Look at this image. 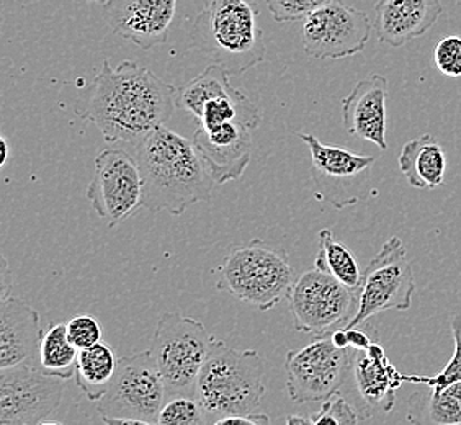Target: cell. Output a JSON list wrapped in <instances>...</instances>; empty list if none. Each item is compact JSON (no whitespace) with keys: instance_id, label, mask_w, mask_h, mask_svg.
Instances as JSON below:
<instances>
[{"instance_id":"obj_40","label":"cell","mask_w":461,"mask_h":425,"mask_svg":"<svg viewBox=\"0 0 461 425\" xmlns=\"http://www.w3.org/2000/svg\"><path fill=\"white\" fill-rule=\"evenodd\" d=\"M90 2H100V4H105L107 0H90Z\"/></svg>"},{"instance_id":"obj_26","label":"cell","mask_w":461,"mask_h":425,"mask_svg":"<svg viewBox=\"0 0 461 425\" xmlns=\"http://www.w3.org/2000/svg\"><path fill=\"white\" fill-rule=\"evenodd\" d=\"M230 76V72L222 66L210 64L195 79L186 82L176 90V106L195 118L208 100L234 89Z\"/></svg>"},{"instance_id":"obj_24","label":"cell","mask_w":461,"mask_h":425,"mask_svg":"<svg viewBox=\"0 0 461 425\" xmlns=\"http://www.w3.org/2000/svg\"><path fill=\"white\" fill-rule=\"evenodd\" d=\"M79 348L68 337L66 324H53L46 329L40 344V370L61 380L76 376Z\"/></svg>"},{"instance_id":"obj_25","label":"cell","mask_w":461,"mask_h":425,"mask_svg":"<svg viewBox=\"0 0 461 425\" xmlns=\"http://www.w3.org/2000/svg\"><path fill=\"white\" fill-rule=\"evenodd\" d=\"M314 267L332 275L340 284L346 285L347 288L358 292L364 272H360L354 252L346 244L336 240L330 230H322L320 232V250Z\"/></svg>"},{"instance_id":"obj_2","label":"cell","mask_w":461,"mask_h":425,"mask_svg":"<svg viewBox=\"0 0 461 425\" xmlns=\"http://www.w3.org/2000/svg\"><path fill=\"white\" fill-rule=\"evenodd\" d=\"M134 149L141 170V208L180 216L192 204L210 200L214 180L194 141L164 124Z\"/></svg>"},{"instance_id":"obj_29","label":"cell","mask_w":461,"mask_h":425,"mask_svg":"<svg viewBox=\"0 0 461 425\" xmlns=\"http://www.w3.org/2000/svg\"><path fill=\"white\" fill-rule=\"evenodd\" d=\"M360 419L357 408L342 398L340 393L326 399L320 411L311 417L312 425H358Z\"/></svg>"},{"instance_id":"obj_37","label":"cell","mask_w":461,"mask_h":425,"mask_svg":"<svg viewBox=\"0 0 461 425\" xmlns=\"http://www.w3.org/2000/svg\"><path fill=\"white\" fill-rule=\"evenodd\" d=\"M286 425H312V420L308 417L292 414V416L286 417Z\"/></svg>"},{"instance_id":"obj_19","label":"cell","mask_w":461,"mask_h":425,"mask_svg":"<svg viewBox=\"0 0 461 425\" xmlns=\"http://www.w3.org/2000/svg\"><path fill=\"white\" fill-rule=\"evenodd\" d=\"M45 330L40 312L25 300L10 296L0 304V370L17 365L40 366V344Z\"/></svg>"},{"instance_id":"obj_38","label":"cell","mask_w":461,"mask_h":425,"mask_svg":"<svg viewBox=\"0 0 461 425\" xmlns=\"http://www.w3.org/2000/svg\"><path fill=\"white\" fill-rule=\"evenodd\" d=\"M0 149H2V152H0V166H5V162L9 159V144L4 138L0 140Z\"/></svg>"},{"instance_id":"obj_11","label":"cell","mask_w":461,"mask_h":425,"mask_svg":"<svg viewBox=\"0 0 461 425\" xmlns=\"http://www.w3.org/2000/svg\"><path fill=\"white\" fill-rule=\"evenodd\" d=\"M87 198L108 228H115L140 210L142 178L136 158L120 148L98 152Z\"/></svg>"},{"instance_id":"obj_3","label":"cell","mask_w":461,"mask_h":425,"mask_svg":"<svg viewBox=\"0 0 461 425\" xmlns=\"http://www.w3.org/2000/svg\"><path fill=\"white\" fill-rule=\"evenodd\" d=\"M204 7L190 30L198 51L222 66L230 76L266 61L258 10L248 0H203Z\"/></svg>"},{"instance_id":"obj_12","label":"cell","mask_w":461,"mask_h":425,"mask_svg":"<svg viewBox=\"0 0 461 425\" xmlns=\"http://www.w3.org/2000/svg\"><path fill=\"white\" fill-rule=\"evenodd\" d=\"M373 23L364 10L332 0L303 20L302 46L316 59H342L362 53Z\"/></svg>"},{"instance_id":"obj_36","label":"cell","mask_w":461,"mask_h":425,"mask_svg":"<svg viewBox=\"0 0 461 425\" xmlns=\"http://www.w3.org/2000/svg\"><path fill=\"white\" fill-rule=\"evenodd\" d=\"M104 425H158V422H146L136 419H118V417H102Z\"/></svg>"},{"instance_id":"obj_22","label":"cell","mask_w":461,"mask_h":425,"mask_svg":"<svg viewBox=\"0 0 461 425\" xmlns=\"http://www.w3.org/2000/svg\"><path fill=\"white\" fill-rule=\"evenodd\" d=\"M406 419L411 425H461V381L412 394Z\"/></svg>"},{"instance_id":"obj_32","label":"cell","mask_w":461,"mask_h":425,"mask_svg":"<svg viewBox=\"0 0 461 425\" xmlns=\"http://www.w3.org/2000/svg\"><path fill=\"white\" fill-rule=\"evenodd\" d=\"M68 337L79 350L89 348L102 342V328L95 318L89 314H77L68 324Z\"/></svg>"},{"instance_id":"obj_30","label":"cell","mask_w":461,"mask_h":425,"mask_svg":"<svg viewBox=\"0 0 461 425\" xmlns=\"http://www.w3.org/2000/svg\"><path fill=\"white\" fill-rule=\"evenodd\" d=\"M434 64L447 77H461V36H444L435 45Z\"/></svg>"},{"instance_id":"obj_13","label":"cell","mask_w":461,"mask_h":425,"mask_svg":"<svg viewBox=\"0 0 461 425\" xmlns=\"http://www.w3.org/2000/svg\"><path fill=\"white\" fill-rule=\"evenodd\" d=\"M68 381L33 365L0 370V425H38L61 404Z\"/></svg>"},{"instance_id":"obj_4","label":"cell","mask_w":461,"mask_h":425,"mask_svg":"<svg viewBox=\"0 0 461 425\" xmlns=\"http://www.w3.org/2000/svg\"><path fill=\"white\" fill-rule=\"evenodd\" d=\"M266 394V360L256 350H238L212 337L198 376L195 399L210 419L249 414Z\"/></svg>"},{"instance_id":"obj_10","label":"cell","mask_w":461,"mask_h":425,"mask_svg":"<svg viewBox=\"0 0 461 425\" xmlns=\"http://www.w3.org/2000/svg\"><path fill=\"white\" fill-rule=\"evenodd\" d=\"M352 348L334 346L330 334L321 336L286 355V390L298 404L318 402L338 394L352 373Z\"/></svg>"},{"instance_id":"obj_8","label":"cell","mask_w":461,"mask_h":425,"mask_svg":"<svg viewBox=\"0 0 461 425\" xmlns=\"http://www.w3.org/2000/svg\"><path fill=\"white\" fill-rule=\"evenodd\" d=\"M414 293V268L402 240L393 236L365 268L358 288V310L347 328H358L384 311H408Z\"/></svg>"},{"instance_id":"obj_35","label":"cell","mask_w":461,"mask_h":425,"mask_svg":"<svg viewBox=\"0 0 461 425\" xmlns=\"http://www.w3.org/2000/svg\"><path fill=\"white\" fill-rule=\"evenodd\" d=\"M10 288H12V282H10V270L7 258H2V270H0V302L10 298Z\"/></svg>"},{"instance_id":"obj_33","label":"cell","mask_w":461,"mask_h":425,"mask_svg":"<svg viewBox=\"0 0 461 425\" xmlns=\"http://www.w3.org/2000/svg\"><path fill=\"white\" fill-rule=\"evenodd\" d=\"M212 425H274L272 419L267 414H234V416H224L214 420Z\"/></svg>"},{"instance_id":"obj_31","label":"cell","mask_w":461,"mask_h":425,"mask_svg":"<svg viewBox=\"0 0 461 425\" xmlns=\"http://www.w3.org/2000/svg\"><path fill=\"white\" fill-rule=\"evenodd\" d=\"M332 0H266L267 9L276 22H300L310 15L311 12L320 9Z\"/></svg>"},{"instance_id":"obj_6","label":"cell","mask_w":461,"mask_h":425,"mask_svg":"<svg viewBox=\"0 0 461 425\" xmlns=\"http://www.w3.org/2000/svg\"><path fill=\"white\" fill-rule=\"evenodd\" d=\"M210 342L212 336L203 322L178 312L160 316L149 352L166 383L167 399L195 398Z\"/></svg>"},{"instance_id":"obj_39","label":"cell","mask_w":461,"mask_h":425,"mask_svg":"<svg viewBox=\"0 0 461 425\" xmlns=\"http://www.w3.org/2000/svg\"><path fill=\"white\" fill-rule=\"evenodd\" d=\"M38 425H62V424H59V422H54V420H43V422H41V424H38Z\"/></svg>"},{"instance_id":"obj_9","label":"cell","mask_w":461,"mask_h":425,"mask_svg":"<svg viewBox=\"0 0 461 425\" xmlns=\"http://www.w3.org/2000/svg\"><path fill=\"white\" fill-rule=\"evenodd\" d=\"M166 401V383L148 350L118 358L115 376L97 411L102 417L158 422Z\"/></svg>"},{"instance_id":"obj_28","label":"cell","mask_w":461,"mask_h":425,"mask_svg":"<svg viewBox=\"0 0 461 425\" xmlns=\"http://www.w3.org/2000/svg\"><path fill=\"white\" fill-rule=\"evenodd\" d=\"M450 328H452L453 342H455L452 360L445 365L444 370L435 376H409V381L419 383L427 388H435V390L461 381V314L453 316L450 321Z\"/></svg>"},{"instance_id":"obj_5","label":"cell","mask_w":461,"mask_h":425,"mask_svg":"<svg viewBox=\"0 0 461 425\" xmlns=\"http://www.w3.org/2000/svg\"><path fill=\"white\" fill-rule=\"evenodd\" d=\"M218 272V290L260 311L274 310L286 300L294 284L286 252L258 240L232 249Z\"/></svg>"},{"instance_id":"obj_1","label":"cell","mask_w":461,"mask_h":425,"mask_svg":"<svg viewBox=\"0 0 461 425\" xmlns=\"http://www.w3.org/2000/svg\"><path fill=\"white\" fill-rule=\"evenodd\" d=\"M176 90L136 62L113 68L105 59L90 86L87 105L76 113L95 124L105 141L136 148L172 118L177 108Z\"/></svg>"},{"instance_id":"obj_34","label":"cell","mask_w":461,"mask_h":425,"mask_svg":"<svg viewBox=\"0 0 461 425\" xmlns=\"http://www.w3.org/2000/svg\"><path fill=\"white\" fill-rule=\"evenodd\" d=\"M347 340L352 350H366L373 344L370 336L358 328H346Z\"/></svg>"},{"instance_id":"obj_16","label":"cell","mask_w":461,"mask_h":425,"mask_svg":"<svg viewBox=\"0 0 461 425\" xmlns=\"http://www.w3.org/2000/svg\"><path fill=\"white\" fill-rule=\"evenodd\" d=\"M194 144L214 184H228L242 177L252 156V130L240 123H222L203 130L195 128Z\"/></svg>"},{"instance_id":"obj_17","label":"cell","mask_w":461,"mask_h":425,"mask_svg":"<svg viewBox=\"0 0 461 425\" xmlns=\"http://www.w3.org/2000/svg\"><path fill=\"white\" fill-rule=\"evenodd\" d=\"M352 375L362 419H370L378 411L391 412L396 404V391L409 381V376L401 375L391 364L378 342H373L366 350H354Z\"/></svg>"},{"instance_id":"obj_7","label":"cell","mask_w":461,"mask_h":425,"mask_svg":"<svg viewBox=\"0 0 461 425\" xmlns=\"http://www.w3.org/2000/svg\"><path fill=\"white\" fill-rule=\"evenodd\" d=\"M288 302L294 330L329 336L338 329L347 328L355 318L358 292L314 267L294 280Z\"/></svg>"},{"instance_id":"obj_23","label":"cell","mask_w":461,"mask_h":425,"mask_svg":"<svg viewBox=\"0 0 461 425\" xmlns=\"http://www.w3.org/2000/svg\"><path fill=\"white\" fill-rule=\"evenodd\" d=\"M118 358L112 347L98 342L89 348L79 350L76 365V383L87 399L98 402L107 394L115 376Z\"/></svg>"},{"instance_id":"obj_14","label":"cell","mask_w":461,"mask_h":425,"mask_svg":"<svg viewBox=\"0 0 461 425\" xmlns=\"http://www.w3.org/2000/svg\"><path fill=\"white\" fill-rule=\"evenodd\" d=\"M311 152V174L320 194L339 210L355 204L366 185L375 156L355 152L321 142L314 134L298 133Z\"/></svg>"},{"instance_id":"obj_15","label":"cell","mask_w":461,"mask_h":425,"mask_svg":"<svg viewBox=\"0 0 461 425\" xmlns=\"http://www.w3.org/2000/svg\"><path fill=\"white\" fill-rule=\"evenodd\" d=\"M177 0H107L104 15L108 27L141 50L167 43Z\"/></svg>"},{"instance_id":"obj_20","label":"cell","mask_w":461,"mask_h":425,"mask_svg":"<svg viewBox=\"0 0 461 425\" xmlns=\"http://www.w3.org/2000/svg\"><path fill=\"white\" fill-rule=\"evenodd\" d=\"M442 14L440 0H378L373 28L383 45L401 48L426 35Z\"/></svg>"},{"instance_id":"obj_27","label":"cell","mask_w":461,"mask_h":425,"mask_svg":"<svg viewBox=\"0 0 461 425\" xmlns=\"http://www.w3.org/2000/svg\"><path fill=\"white\" fill-rule=\"evenodd\" d=\"M210 417L195 398H169L158 417V425H208Z\"/></svg>"},{"instance_id":"obj_18","label":"cell","mask_w":461,"mask_h":425,"mask_svg":"<svg viewBox=\"0 0 461 425\" xmlns=\"http://www.w3.org/2000/svg\"><path fill=\"white\" fill-rule=\"evenodd\" d=\"M388 79L380 74H373L357 82L352 92L342 98V123L347 133L373 142L382 151L388 149Z\"/></svg>"},{"instance_id":"obj_21","label":"cell","mask_w":461,"mask_h":425,"mask_svg":"<svg viewBox=\"0 0 461 425\" xmlns=\"http://www.w3.org/2000/svg\"><path fill=\"white\" fill-rule=\"evenodd\" d=\"M400 170L409 185L419 190H435L444 184L447 156L432 134H420L406 142L400 154Z\"/></svg>"}]
</instances>
